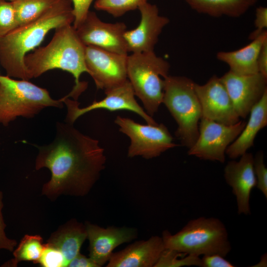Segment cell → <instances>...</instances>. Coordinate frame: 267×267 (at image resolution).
Returning a JSON list of instances; mask_svg holds the SVG:
<instances>
[{
  "label": "cell",
  "instance_id": "1",
  "mask_svg": "<svg viewBox=\"0 0 267 267\" xmlns=\"http://www.w3.org/2000/svg\"><path fill=\"white\" fill-rule=\"evenodd\" d=\"M35 146L38 149L36 170L46 168L51 172V178L44 184L42 194L51 200L61 195H87L105 167L104 150L98 140L66 122L56 123L52 142Z\"/></svg>",
  "mask_w": 267,
  "mask_h": 267
},
{
  "label": "cell",
  "instance_id": "2",
  "mask_svg": "<svg viewBox=\"0 0 267 267\" xmlns=\"http://www.w3.org/2000/svg\"><path fill=\"white\" fill-rule=\"evenodd\" d=\"M74 20L71 0H60L36 20L0 37V64L6 76L29 81L24 63L26 55L39 45L50 30L72 24Z\"/></svg>",
  "mask_w": 267,
  "mask_h": 267
},
{
  "label": "cell",
  "instance_id": "3",
  "mask_svg": "<svg viewBox=\"0 0 267 267\" xmlns=\"http://www.w3.org/2000/svg\"><path fill=\"white\" fill-rule=\"evenodd\" d=\"M55 30L52 39L47 45L26 55L24 63L28 77L30 80L55 69L67 71L74 77L75 85L65 97H72L77 100L87 87L86 82L80 81L83 73L89 74L85 62L86 45L71 24L64 25Z\"/></svg>",
  "mask_w": 267,
  "mask_h": 267
},
{
  "label": "cell",
  "instance_id": "4",
  "mask_svg": "<svg viewBox=\"0 0 267 267\" xmlns=\"http://www.w3.org/2000/svg\"><path fill=\"white\" fill-rule=\"evenodd\" d=\"M162 238L165 248L198 256L219 254L225 257L231 250L225 226L215 218L191 220L175 234L164 230Z\"/></svg>",
  "mask_w": 267,
  "mask_h": 267
},
{
  "label": "cell",
  "instance_id": "5",
  "mask_svg": "<svg viewBox=\"0 0 267 267\" xmlns=\"http://www.w3.org/2000/svg\"><path fill=\"white\" fill-rule=\"evenodd\" d=\"M195 84L184 76L168 75L165 78L162 103L177 123L176 137L188 149L198 138L199 124L202 117Z\"/></svg>",
  "mask_w": 267,
  "mask_h": 267
},
{
  "label": "cell",
  "instance_id": "6",
  "mask_svg": "<svg viewBox=\"0 0 267 267\" xmlns=\"http://www.w3.org/2000/svg\"><path fill=\"white\" fill-rule=\"evenodd\" d=\"M63 103L29 80L0 75V123L4 126L18 117L34 118L46 107L63 108Z\"/></svg>",
  "mask_w": 267,
  "mask_h": 267
},
{
  "label": "cell",
  "instance_id": "7",
  "mask_svg": "<svg viewBox=\"0 0 267 267\" xmlns=\"http://www.w3.org/2000/svg\"><path fill=\"white\" fill-rule=\"evenodd\" d=\"M170 64L154 51L128 55L127 77L135 95L141 101L146 113L152 117L163 102L165 78Z\"/></svg>",
  "mask_w": 267,
  "mask_h": 267
},
{
  "label": "cell",
  "instance_id": "8",
  "mask_svg": "<svg viewBox=\"0 0 267 267\" xmlns=\"http://www.w3.org/2000/svg\"><path fill=\"white\" fill-rule=\"evenodd\" d=\"M114 122L119 131L130 139L128 148L129 157L141 156L151 159L159 156L164 152L178 146L165 125L140 124L132 119L117 116Z\"/></svg>",
  "mask_w": 267,
  "mask_h": 267
},
{
  "label": "cell",
  "instance_id": "9",
  "mask_svg": "<svg viewBox=\"0 0 267 267\" xmlns=\"http://www.w3.org/2000/svg\"><path fill=\"white\" fill-rule=\"evenodd\" d=\"M246 123L240 120L234 125H226L202 117L198 138L189 148L188 155L224 163L226 149L240 134Z\"/></svg>",
  "mask_w": 267,
  "mask_h": 267
},
{
  "label": "cell",
  "instance_id": "10",
  "mask_svg": "<svg viewBox=\"0 0 267 267\" xmlns=\"http://www.w3.org/2000/svg\"><path fill=\"white\" fill-rule=\"evenodd\" d=\"M105 92L106 96L103 99L94 101L90 105L83 108L79 107V103L77 100L65 97L61 98L67 108L65 122L73 124L77 119L87 113L103 109L109 111H132L142 118L147 124H158L136 101L134 89L128 79L121 85L105 90Z\"/></svg>",
  "mask_w": 267,
  "mask_h": 267
},
{
  "label": "cell",
  "instance_id": "11",
  "mask_svg": "<svg viewBox=\"0 0 267 267\" xmlns=\"http://www.w3.org/2000/svg\"><path fill=\"white\" fill-rule=\"evenodd\" d=\"M127 59L128 54L110 52L93 45L86 46V66L97 89L105 91L128 80Z\"/></svg>",
  "mask_w": 267,
  "mask_h": 267
},
{
  "label": "cell",
  "instance_id": "12",
  "mask_svg": "<svg viewBox=\"0 0 267 267\" xmlns=\"http://www.w3.org/2000/svg\"><path fill=\"white\" fill-rule=\"evenodd\" d=\"M85 45H93L110 52L128 54L124 38L127 26L124 23H109L101 21L89 11L84 21L75 29Z\"/></svg>",
  "mask_w": 267,
  "mask_h": 267
},
{
  "label": "cell",
  "instance_id": "13",
  "mask_svg": "<svg viewBox=\"0 0 267 267\" xmlns=\"http://www.w3.org/2000/svg\"><path fill=\"white\" fill-rule=\"evenodd\" d=\"M220 79L239 118H246L267 90V77L260 72L239 75L229 70Z\"/></svg>",
  "mask_w": 267,
  "mask_h": 267
},
{
  "label": "cell",
  "instance_id": "14",
  "mask_svg": "<svg viewBox=\"0 0 267 267\" xmlns=\"http://www.w3.org/2000/svg\"><path fill=\"white\" fill-rule=\"evenodd\" d=\"M194 88L201 105L202 117L226 125L240 121L220 78L213 76L204 85L195 83Z\"/></svg>",
  "mask_w": 267,
  "mask_h": 267
},
{
  "label": "cell",
  "instance_id": "15",
  "mask_svg": "<svg viewBox=\"0 0 267 267\" xmlns=\"http://www.w3.org/2000/svg\"><path fill=\"white\" fill-rule=\"evenodd\" d=\"M140 20L138 25L131 30H127L124 38L129 52L139 53L154 51L159 37L169 19L160 15L158 7L146 2L138 9Z\"/></svg>",
  "mask_w": 267,
  "mask_h": 267
},
{
  "label": "cell",
  "instance_id": "16",
  "mask_svg": "<svg viewBox=\"0 0 267 267\" xmlns=\"http://www.w3.org/2000/svg\"><path fill=\"white\" fill-rule=\"evenodd\" d=\"M89 241V257L98 267L111 258L119 245L137 238V231L129 227L109 226L106 228L86 222L85 223Z\"/></svg>",
  "mask_w": 267,
  "mask_h": 267
},
{
  "label": "cell",
  "instance_id": "17",
  "mask_svg": "<svg viewBox=\"0 0 267 267\" xmlns=\"http://www.w3.org/2000/svg\"><path fill=\"white\" fill-rule=\"evenodd\" d=\"M224 176L236 196L238 214H250V194L257 184L253 155L246 152L239 161H229L224 168Z\"/></svg>",
  "mask_w": 267,
  "mask_h": 267
},
{
  "label": "cell",
  "instance_id": "18",
  "mask_svg": "<svg viewBox=\"0 0 267 267\" xmlns=\"http://www.w3.org/2000/svg\"><path fill=\"white\" fill-rule=\"evenodd\" d=\"M165 247L162 237L136 241L113 253L107 267H154Z\"/></svg>",
  "mask_w": 267,
  "mask_h": 267
},
{
  "label": "cell",
  "instance_id": "19",
  "mask_svg": "<svg viewBox=\"0 0 267 267\" xmlns=\"http://www.w3.org/2000/svg\"><path fill=\"white\" fill-rule=\"evenodd\" d=\"M248 122L238 137L228 146L225 154L235 159L246 153L254 145L259 132L267 125V90L253 107Z\"/></svg>",
  "mask_w": 267,
  "mask_h": 267
},
{
  "label": "cell",
  "instance_id": "20",
  "mask_svg": "<svg viewBox=\"0 0 267 267\" xmlns=\"http://www.w3.org/2000/svg\"><path fill=\"white\" fill-rule=\"evenodd\" d=\"M267 39L266 30L244 47L233 51H220L217 53V57L226 63L229 67V71L234 73L249 75L258 73V56L263 44Z\"/></svg>",
  "mask_w": 267,
  "mask_h": 267
},
{
  "label": "cell",
  "instance_id": "21",
  "mask_svg": "<svg viewBox=\"0 0 267 267\" xmlns=\"http://www.w3.org/2000/svg\"><path fill=\"white\" fill-rule=\"evenodd\" d=\"M87 232L85 225L71 219L52 233L46 243L59 250L62 254L66 267L80 252Z\"/></svg>",
  "mask_w": 267,
  "mask_h": 267
},
{
  "label": "cell",
  "instance_id": "22",
  "mask_svg": "<svg viewBox=\"0 0 267 267\" xmlns=\"http://www.w3.org/2000/svg\"><path fill=\"white\" fill-rule=\"evenodd\" d=\"M258 0H185L195 11L212 17H238L244 14Z\"/></svg>",
  "mask_w": 267,
  "mask_h": 267
},
{
  "label": "cell",
  "instance_id": "23",
  "mask_svg": "<svg viewBox=\"0 0 267 267\" xmlns=\"http://www.w3.org/2000/svg\"><path fill=\"white\" fill-rule=\"evenodd\" d=\"M45 247L43 238L39 235L26 234L13 251V258L2 264V267H16L23 261L37 264Z\"/></svg>",
  "mask_w": 267,
  "mask_h": 267
},
{
  "label": "cell",
  "instance_id": "24",
  "mask_svg": "<svg viewBox=\"0 0 267 267\" xmlns=\"http://www.w3.org/2000/svg\"><path fill=\"white\" fill-rule=\"evenodd\" d=\"M60 0H14V7L18 26L36 20Z\"/></svg>",
  "mask_w": 267,
  "mask_h": 267
},
{
  "label": "cell",
  "instance_id": "25",
  "mask_svg": "<svg viewBox=\"0 0 267 267\" xmlns=\"http://www.w3.org/2000/svg\"><path fill=\"white\" fill-rule=\"evenodd\" d=\"M191 266L201 267L200 256L165 248L154 267H180Z\"/></svg>",
  "mask_w": 267,
  "mask_h": 267
},
{
  "label": "cell",
  "instance_id": "26",
  "mask_svg": "<svg viewBox=\"0 0 267 267\" xmlns=\"http://www.w3.org/2000/svg\"><path fill=\"white\" fill-rule=\"evenodd\" d=\"M148 0H96L94 8L103 11L114 17H118L126 13L138 9L142 4Z\"/></svg>",
  "mask_w": 267,
  "mask_h": 267
},
{
  "label": "cell",
  "instance_id": "27",
  "mask_svg": "<svg viewBox=\"0 0 267 267\" xmlns=\"http://www.w3.org/2000/svg\"><path fill=\"white\" fill-rule=\"evenodd\" d=\"M17 26L12 1L0 0V37L6 35Z\"/></svg>",
  "mask_w": 267,
  "mask_h": 267
},
{
  "label": "cell",
  "instance_id": "28",
  "mask_svg": "<svg viewBox=\"0 0 267 267\" xmlns=\"http://www.w3.org/2000/svg\"><path fill=\"white\" fill-rule=\"evenodd\" d=\"M37 264L43 267H66L65 259L61 252L46 243Z\"/></svg>",
  "mask_w": 267,
  "mask_h": 267
},
{
  "label": "cell",
  "instance_id": "29",
  "mask_svg": "<svg viewBox=\"0 0 267 267\" xmlns=\"http://www.w3.org/2000/svg\"><path fill=\"white\" fill-rule=\"evenodd\" d=\"M254 169L257 180L256 186L267 198V169L264 162V154L259 151L254 158Z\"/></svg>",
  "mask_w": 267,
  "mask_h": 267
},
{
  "label": "cell",
  "instance_id": "30",
  "mask_svg": "<svg viewBox=\"0 0 267 267\" xmlns=\"http://www.w3.org/2000/svg\"><path fill=\"white\" fill-rule=\"evenodd\" d=\"M74 17L73 27L76 29L85 19L93 0H71Z\"/></svg>",
  "mask_w": 267,
  "mask_h": 267
},
{
  "label": "cell",
  "instance_id": "31",
  "mask_svg": "<svg viewBox=\"0 0 267 267\" xmlns=\"http://www.w3.org/2000/svg\"><path fill=\"white\" fill-rule=\"evenodd\" d=\"M3 193L0 190V250L4 249L13 252L17 245L15 240L9 238L5 232V228L6 226L4 223L2 210L3 207Z\"/></svg>",
  "mask_w": 267,
  "mask_h": 267
},
{
  "label": "cell",
  "instance_id": "32",
  "mask_svg": "<svg viewBox=\"0 0 267 267\" xmlns=\"http://www.w3.org/2000/svg\"><path fill=\"white\" fill-rule=\"evenodd\" d=\"M254 25L255 30L249 36V39L251 40L257 38L266 30L267 28V7L260 6L256 8Z\"/></svg>",
  "mask_w": 267,
  "mask_h": 267
},
{
  "label": "cell",
  "instance_id": "33",
  "mask_svg": "<svg viewBox=\"0 0 267 267\" xmlns=\"http://www.w3.org/2000/svg\"><path fill=\"white\" fill-rule=\"evenodd\" d=\"M219 254L204 255L201 258L202 267H233L234 266Z\"/></svg>",
  "mask_w": 267,
  "mask_h": 267
},
{
  "label": "cell",
  "instance_id": "34",
  "mask_svg": "<svg viewBox=\"0 0 267 267\" xmlns=\"http://www.w3.org/2000/svg\"><path fill=\"white\" fill-rule=\"evenodd\" d=\"M68 267H98L89 258L80 252L68 264Z\"/></svg>",
  "mask_w": 267,
  "mask_h": 267
},
{
  "label": "cell",
  "instance_id": "35",
  "mask_svg": "<svg viewBox=\"0 0 267 267\" xmlns=\"http://www.w3.org/2000/svg\"><path fill=\"white\" fill-rule=\"evenodd\" d=\"M258 64L259 72L267 77V39L263 43L260 50Z\"/></svg>",
  "mask_w": 267,
  "mask_h": 267
},
{
  "label": "cell",
  "instance_id": "36",
  "mask_svg": "<svg viewBox=\"0 0 267 267\" xmlns=\"http://www.w3.org/2000/svg\"><path fill=\"white\" fill-rule=\"evenodd\" d=\"M7 0L12 1V0Z\"/></svg>",
  "mask_w": 267,
  "mask_h": 267
}]
</instances>
